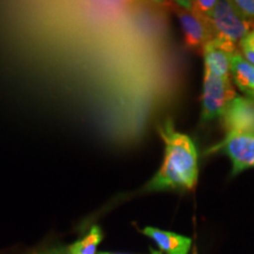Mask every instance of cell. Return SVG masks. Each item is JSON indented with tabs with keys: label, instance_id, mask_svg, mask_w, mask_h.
Here are the masks:
<instances>
[{
	"label": "cell",
	"instance_id": "6da1fadb",
	"mask_svg": "<svg viewBox=\"0 0 254 254\" xmlns=\"http://www.w3.org/2000/svg\"><path fill=\"white\" fill-rule=\"evenodd\" d=\"M165 144L164 163L141 192L166 190H192L198 182V152L189 135L174 129L172 120L159 126Z\"/></svg>",
	"mask_w": 254,
	"mask_h": 254
},
{
	"label": "cell",
	"instance_id": "7a4b0ae2",
	"mask_svg": "<svg viewBox=\"0 0 254 254\" xmlns=\"http://www.w3.org/2000/svg\"><path fill=\"white\" fill-rule=\"evenodd\" d=\"M237 97L230 77H218L208 71L204 74L201 122H211L221 117L231 101Z\"/></svg>",
	"mask_w": 254,
	"mask_h": 254
},
{
	"label": "cell",
	"instance_id": "3957f363",
	"mask_svg": "<svg viewBox=\"0 0 254 254\" xmlns=\"http://www.w3.org/2000/svg\"><path fill=\"white\" fill-rule=\"evenodd\" d=\"M214 32V38L227 40L236 44L245 38L251 32L252 24L244 20L236 8L232 5V1L221 0L217 2L213 13L209 18Z\"/></svg>",
	"mask_w": 254,
	"mask_h": 254
},
{
	"label": "cell",
	"instance_id": "277c9868",
	"mask_svg": "<svg viewBox=\"0 0 254 254\" xmlns=\"http://www.w3.org/2000/svg\"><path fill=\"white\" fill-rule=\"evenodd\" d=\"M182 25L185 43L189 49L202 51L206 44L214 39V32L207 19L201 18L190 8L189 1H178L174 8Z\"/></svg>",
	"mask_w": 254,
	"mask_h": 254
},
{
	"label": "cell",
	"instance_id": "5b68a950",
	"mask_svg": "<svg viewBox=\"0 0 254 254\" xmlns=\"http://www.w3.org/2000/svg\"><path fill=\"white\" fill-rule=\"evenodd\" d=\"M220 118L227 135H254V99L237 95Z\"/></svg>",
	"mask_w": 254,
	"mask_h": 254
},
{
	"label": "cell",
	"instance_id": "8992f818",
	"mask_svg": "<svg viewBox=\"0 0 254 254\" xmlns=\"http://www.w3.org/2000/svg\"><path fill=\"white\" fill-rule=\"evenodd\" d=\"M224 151L232 161V176L254 167V135H227L208 152Z\"/></svg>",
	"mask_w": 254,
	"mask_h": 254
},
{
	"label": "cell",
	"instance_id": "52a82bcc",
	"mask_svg": "<svg viewBox=\"0 0 254 254\" xmlns=\"http://www.w3.org/2000/svg\"><path fill=\"white\" fill-rule=\"evenodd\" d=\"M205 71L218 77H230L231 64L236 51V44L214 38L206 44L204 50Z\"/></svg>",
	"mask_w": 254,
	"mask_h": 254
},
{
	"label": "cell",
	"instance_id": "ba28073f",
	"mask_svg": "<svg viewBox=\"0 0 254 254\" xmlns=\"http://www.w3.org/2000/svg\"><path fill=\"white\" fill-rule=\"evenodd\" d=\"M145 236L150 237L157 244L161 252L166 254H189L192 239L180 236L174 232L159 230L155 227H145L141 231Z\"/></svg>",
	"mask_w": 254,
	"mask_h": 254
},
{
	"label": "cell",
	"instance_id": "9c48e42d",
	"mask_svg": "<svg viewBox=\"0 0 254 254\" xmlns=\"http://www.w3.org/2000/svg\"><path fill=\"white\" fill-rule=\"evenodd\" d=\"M231 73L238 88L254 99V65L236 52L232 58Z\"/></svg>",
	"mask_w": 254,
	"mask_h": 254
},
{
	"label": "cell",
	"instance_id": "30bf717a",
	"mask_svg": "<svg viewBox=\"0 0 254 254\" xmlns=\"http://www.w3.org/2000/svg\"><path fill=\"white\" fill-rule=\"evenodd\" d=\"M103 240V231L99 226H93L90 232L72 245L59 250H53L47 254H97L99 244Z\"/></svg>",
	"mask_w": 254,
	"mask_h": 254
},
{
	"label": "cell",
	"instance_id": "8fae6325",
	"mask_svg": "<svg viewBox=\"0 0 254 254\" xmlns=\"http://www.w3.org/2000/svg\"><path fill=\"white\" fill-rule=\"evenodd\" d=\"M217 2V0H196V1H189V6L194 13L209 20Z\"/></svg>",
	"mask_w": 254,
	"mask_h": 254
},
{
	"label": "cell",
	"instance_id": "7c38bea8",
	"mask_svg": "<svg viewBox=\"0 0 254 254\" xmlns=\"http://www.w3.org/2000/svg\"><path fill=\"white\" fill-rule=\"evenodd\" d=\"M232 5L244 20L254 25V0H234Z\"/></svg>",
	"mask_w": 254,
	"mask_h": 254
},
{
	"label": "cell",
	"instance_id": "4fadbf2b",
	"mask_svg": "<svg viewBox=\"0 0 254 254\" xmlns=\"http://www.w3.org/2000/svg\"><path fill=\"white\" fill-rule=\"evenodd\" d=\"M240 49L247 62L254 65V28L240 41Z\"/></svg>",
	"mask_w": 254,
	"mask_h": 254
},
{
	"label": "cell",
	"instance_id": "5bb4252c",
	"mask_svg": "<svg viewBox=\"0 0 254 254\" xmlns=\"http://www.w3.org/2000/svg\"><path fill=\"white\" fill-rule=\"evenodd\" d=\"M97 254H127V253H111V252H100Z\"/></svg>",
	"mask_w": 254,
	"mask_h": 254
},
{
	"label": "cell",
	"instance_id": "9a60e30c",
	"mask_svg": "<svg viewBox=\"0 0 254 254\" xmlns=\"http://www.w3.org/2000/svg\"><path fill=\"white\" fill-rule=\"evenodd\" d=\"M151 254H161V252H158V251H152Z\"/></svg>",
	"mask_w": 254,
	"mask_h": 254
}]
</instances>
